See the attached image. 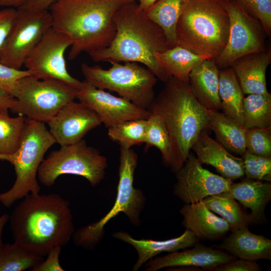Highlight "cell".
I'll use <instances>...</instances> for the list:
<instances>
[{"label":"cell","instance_id":"6da1fadb","mask_svg":"<svg viewBox=\"0 0 271 271\" xmlns=\"http://www.w3.org/2000/svg\"><path fill=\"white\" fill-rule=\"evenodd\" d=\"M23 199L9 218L14 241L42 257L66 245L75 231L69 202L55 193Z\"/></svg>","mask_w":271,"mask_h":271},{"label":"cell","instance_id":"7a4b0ae2","mask_svg":"<svg viewBox=\"0 0 271 271\" xmlns=\"http://www.w3.org/2000/svg\"><path fill=\"white\" fill-rule=\"evenodd\" d=\"M116 33L107 47L88 54L95 62H136L147 67L165 83L171 76L160 65L156 54L169 49L162 29L149 20L136 1L121 6L115 12Z\"/></svg>","mask_w":271,"mask_h":271},{"label":"cell","instance_id":"3957f363","mask_svg":"<svg viewBox=\"0 0 271 271\" xmlns=\"http://www.w3.org/2000/svg\"><path fill=\"white\" fill-rule=\"evenodd\" d=\"M132 1L55 0L49 8L52 27L70 39L68 59L108 47L116 33L115 12Z\"/></svg>","mask_w":271,"mask_h":271},{"label":"cell","instance_id":"277c9868","mask_svg":"<svg viewBox=\"0 0 271 271\" xmlns=\"http://www.w3.org/2000/svg\"><path fill=\"white\" fill-rule=\"evenodd\" d=\"M148 110L160 116L166 127L172 147L170 168L176 173L200 133L209 129L207 109L198 101L188 83L172 76Z\"/></svg>","mask_w":271,"mask_h":271},{"label":"cell","instance_id":"5b68a950","mask_svg":"<svg viewBox=\"0 0 271 271\" xmlns=\"http://www.w3.org/2000/svg\"><path fill=\"white\" fill-rule=\"evenodd\" d=\"M229 29L226 0H184L177 45L214 60L226 45Z\"/></svg>","mask_w":271,"mask_h":271},{"label":"cell","instance_id":"8992f818","mask_svg":"<svg viewBox=\"0 0 271 271\" xmlns=\"http://www.w3.org/2000/svg\"><path fill=\"white\" fill-rule=\"evenodd\" d=\"M56 143L45 123L27 118L18 149L11 155H0V160L14 166L16 175L12 187L0 193V203L10 207L29 194L40 193L38 169L47 151Z\"/></svg>","mask_w":271,"mask_h":271},{"label":"cell","instance_id":"52a82bcc","mask_svg":"<svg viewBox=\"0 0 271 271\" xmlns=\"http://www.w3.org/2000/svg\"><path fill=\"white\" fill-rule=\"evenodd\" d=\"M119 180L115 202L99 220L75 230L72 237L75 244L92 249L103 236L106 224L120 212L124 213L134 225L141 223L140 216L146 198L142 191L133 187L138 155L131 148L120 147Z\"/></svg>","mask_w":271,"mask_h":271},{"label":"cell","instance_id":"ba28073f","mask_svg":"<svg viewBox=\"0 0 271 271\" xmlns=\"http://www.w3.org/2000/svg\"><path fill=\"white\" fill-rule=\"evenodd\" d=\"M109 62L111 66L107 69L83 63L81 71L85 80L98 88L115 92L148 109L155 97L156 76L147 67L138 63Z\"/></svg>","mask_w":271,"mask_h":271},{"label":"cell","instance_id":"9c48e42d","mask_svg":"<svg viewBox=\"0 0 271 271\" xmlns=\"http://www.w3.org/2000/svg\"><path fill=\"white\" fill-rule=\"evenodd\" d=\"M107 167L106 157L82 139L52 152L41 164L37 177L46 187L53 186L65 174L82 177L96 186L104 179Z\"/></svg>","mask_w":271,"mask_h":271},{"label":"cell","instance_id":"30bf717a","mask_svg":"<svg viewBox=\"0 0 271 271\" xmlns=\"http://www.w3.org/2000/svg\"><path fill=\"white\" fill-rule=\"evenodd\" d=\"M77 88L56 79L20 78L14 97V112L28 118L47 123L68 103L76 98Z\"/></svg>","mask_w":271,"mask_h":271},{"label":"cell","instance_id":"8fae6325","mask_svg":"<svg viewBox=\"0 0 271 271\" xmlns=\"http://www.w3.org/2000/svg\"><path fill=\"white\" fill-rule=\"evenodd\" d=\"M11 31L3 48L0 62L21 69L24 62L45 33L52 27L49 9L24 4L17 8Z\"/></svg>","mask_w":271,"mask_h":271},{"label":"cell","instance_id":"7c38bea8","mask_svg":"<svg viewBox=\"0 0 271 271\" xmlns=\"http://www.w3.org/2000/svg\"><path fill=\"white\" fill-rule=\"evenodd\" d=\"M229 19L227 43L214 61L218 68L230 67L237 59L265 50L263 28L238 0H226Z\"/></svg>","mask_w":271,"mask_h":271},{"label":"cell","instance_id":"4fadbf2b","mask_svg":"<svg viewBox=\"0 0 271 271\" xmlns=\"http://www.w3.org/2000/svg\"><path fill=\"white\" fill-rule=\"evenodd\" d=\"M71 43L66 35L51 27L29 54L24 66L37 79H56L78 89L82 81L68 72L65 59V53Z\"/></svg>","mask_w":271,"mask_h":271},{"label":"cell","instance_id":"5bb4252c","mask_svg":"<svg viewBox=\"0 0 271 271\" xmlns=\"http://www.w3.org/2000/svg\"><path fill=\"white\" fill-rule=\"evenodd\" d=\"M174 194L185 204L228 192L233 182L204 168L197 157L190 153L183 165L176 172Z\"/></svg>","mask_w":271,"mask_h":271},{"label":"cell","instance_id":"9a60e30c","mask_svg":"<svg viewBox=\"0 0 271 271\" xmlns=\"http://www.w3.org/2000/svg\"><path fill=\"white\" fill-rule=\"evenodd\" d=\"M76 98L95 111L107 128L127 120L147 119L151 114L148 109L98 88L85 80L77 89Z\"/></svg>","mask_w":271,"mask_h":271},{"label":"cell","instance_id":"2e32d148","mask_svg":"<svg viewBox=\"0 0 271 271\" xmlns=\"http://www.w3.org/2000/svg\"><path fill=\"white\" fill-rule=\"evenodd\" d=\"M47 123L56 143L63 146L83 139L89 131L102 122L90 107L73 100L62 107Z\"/></svg>","mask_w":271,"mask_h":271},{"label":"cell","instance_id":"e0dca14e","mask_svg":"<svg viewBox=\"0 0 271 271\" xmlns=\"http://www.w3.org/2000/svg\"><path fill=\"white\" fill-rule=\"evenodd\" d=\"M236 258L222 249L207 247L198 242L191 249L169 252L150 259L146 263L145 270L157 271L166 267H189L212 270L215 267Z\"/></svg>","mask_w":271,"mask_h":271},{"label":"cell","instance_id":"ac0fdd59","mask_svg":"<svg viewBox=\"0 0 271 271\" xmlns=\"http://www.w3.org/2000/svg\"><path fill=\"white\" fill-rule=\"evenodd\" d=\"M191 150L202 164L213 166L221 176L227 179L232 181L244 175L242 159L232 155L221 144L209 136L208 130L200 133Z\"/></svg>","mask_w":271,"mask_h":271},{"label":"cell","instance_id":"d6986e66","mask_svg":"<svg viewBox=\"0 0 271 271\" xmlns=\"http://www.w3.org/2000/svg\"><path fill=\"white\" fill-rule=\"evenodd\" d=\"M180 212L183 226L199 239L214 240L229 231L228 223L209 210L202 201L184 205Z\"/></svg>","mask_w":271,"mask_h":271},{"label":"cell","instance_id":"ffe728a7","mask_svg":"<svg viewBox=\"0 0 271 271\" xmlns=\"http://www.w3.org/2000/svg\"><path fill=\"white\" fill-rule=\"evenodd\" d=\"M113 236L132 245L137 250L138 258L132 270H138L148 260L164 252H172L193 247L199 242V239L191 231L186 229L180 236L165 240L137 239L128 233L118 231Z\"/></svg>","mask_w":271,"mask_h":271},{"label":"cell","instance_id":"44dd1931","mask_svg":"<svg viewBox=\"0 0 271 271\" xmlns=\"http://www.w3.org/2000/svg\"><path fill=\"white\" fill-rule=\"evenodd\" d=\"M271 61L270 52L252 53L235 60L231 65L244 94H266V71Z\"/></svg>","mask_w":271,"mask_h":271},{"label":"cell","instance_id":"7402d4cb","mask_svg":"<svg viewBox=\"0 0 271 271\" xmlns=\"http://www.w3.org/2000/svg\"><path fill=\"white\" fill-rule=\"evenodd\" d=\"M231 232L219 245L220 249L237 258L247 260L271 259V240L251 232L248 227Z\"/></svg>","mask_w":271,"mask_h":271},{"label":"cell","instance_id":"603a6c76","mask_svg":"<svg viewBox=\"0 0 271 271\" xmlns=\"http://www.w3.org/2000/svg\"><path fill=\"white\" fill-rule=\"evenodd\" d=\"M219 70L214 59H206L196 66L189 76L188 84L198 101L206 109H221L219 96Z\"/></svg>","mask_w":271,"mask_h":271},{"label":"cell","instance_id":"cb8c5ba5","mask_svg":"<svg viewBox=\"0 0 271 271\" xmlns=\"http://www.w3.org/2000/svg\"><path fill=\"white\" fill-rule=\"evenodd\" d=\"M228 193L244 208L250 210L253 223L266 221L265 210L271 199V184L269 182L246 178L232 183Z\"/></svg>","mask_w":271,"mask_h":271},{"label":"cell","instance_id":"d4e9b609","mask_svg":"<svg viewBox=\"0 0 271 271\" xmlns=\"http://www.w3.org/2000/svg\"><path fill=\"white\" fill-rule=\"evenodd\" d=\"M209 129L215 133L218 142L225 149L242 155L246 152V129L222 112L207 109Z\"/></svg>","mask_w":271,"mask_h":271},{"label":"cell","instance_id":"484cf974","mask_svg":"<svg viewBox=\"0 0 271 271\" xmlns=\"http://www.w3.org/2000/svg\"><path fill=\"white\" fill-rule=\"evenodd\" d=\"M156 58L171 76L187 83L191 71L204 60L210 59L179 45L157 53Z\"/></svg>","mask_w":271,"mask_h":271},{"label":"cell","instance_id":"4316f807","mask_svg":"<svg viewBox=\"0 0 271 271\" xmlns=\"http://www.w3.org/2000/svg\"><path fill=\"white\" fill-rule=\"evenodd\" d=\"M218 93L222 112L243 125L244 93L231 67L219 70Z\"/></svg>","mask_w":271,"mask_h":271},{"label":"cell","instance_id":"83f0119b","mask_svg":"<svg viewBox=\"0 0 271 271\" xmlns=\"http://www.w3.org/2000/svg\"><path fill=\"white\" fill-rule=\"evenodd\" d=\"M184 0H158L145 12L163 30L169 48L177 45L176 27Z\"/></svg>","mask_w":271,"mask_h":271},{"label":"cell","instance_id":"f1b7e54d","mask_svg":"<svg viewBox=\"0 0 271 271\" xmlns=\"http://www.w3.org/2000/svg\"><path fill=\"white\" fill-rule=\"evenodd\" d=\"M211 211L219 215L229 224L230 231L249 227L253 222L249 214L228 193L210 196L202 200Z\"/></svg>","mask_w":271,"mask_h":271},{"label":"cell","instance_id":"f546056e","mask_svg":"<svg viewBox=\"0 0 271 271\" xmlns=\"http://www.w3.org/2000/svg\"><path fill=\"white\" fill-rule=\"evenodd\" d=\"M243 126L266 128L271 126V95L249 94L243 101Z\"/></svg>","mask_w":271,"mask_h":271},{"label":"cell","instance_id":"4dcf8cb0","mask_svg":"<svg viewBox=\"0 0 271 271\" xmlns=\"http://www.w3.org/2000/svg\"><path fill=\"white\" fill-rule=\"evenodd\" d=\"M43 259V257L15 241L4 243L0 248V271L31 270Z\"/></svg>","mask_w":271,"mask_h":271},{"label":"cell","instance_id":"1f68e13d","mask_svg":"<svg viewBox=\"0 0 271 271\" xmlns=\"http://www.w3.org/2000/svg\"><path fill=\"white\" fill-rule=\"evenodd\" d=\"M8 108L0 109V155L15 153L20 147L27 117H11Z\"/></svg>","mask_w":271,"mask_h":271},{"label":"cell","instance_id":"d6a6232c","mask_svg":"<svg viewBox=\"0 0 271 271\" xmlns=\"http://www.w3.org/2000/svg\"><path fill=\"white\" fill-rule=\"evenodd\" d=\"M144 143L146 150L151 147L158 148L161 153L164 165L170 167L172 159L170 138L160 116L151 113L147 119Z\"/></svg>","mask_w":271,"mask_h":271},{"label":"cell","instance_id":"836d02e7","mask_svg":"<svg viewBox=\"0 0 271 271\" xmlns=\"http://www.w3.org/2000/svg\"><path fill=\"white\" fill-rule=\"evenodd\" d=\"M147 119L127 120L108 127L107 135L120 147L131 148L144 143Z\"/></svg>","mask_w":271,"mask_h":271},{"label":"cell","instance_id":"e575fe53","mask_svg":"<svg viewBox=\"0 0 271 271\" xmlns=\"http://www.w3.org/2000/svg\"><path fill=\"white\" fill-rule=\"evenodd\" d=\"M241 156L246 178L271 181V157L258 156L247 151Z\"/></svg>","mask_w":271,"mask_h":271},{"label":"cell","instance_id":"d590c367","mask_svg":"<svg viewBox=\"0 0 271 271\" xmlns=\"http://www.w3.org/2000/svg\"><path fill=\"white\" fill-rule=\"evenodd\" d=\"M246 151L263 157H271V126L246 129Z\"/></svg>","mask_w":271,"mask_h":271},{"label":"cell","instance_id":"8d00e7d4","mask_svg":"<svg viewBox=\"0 0 271 271\" xmlns=\"http://www.w3.org/2000/svg\"><path fill=\"white\" fill-rule=\"evenodd\" d=\"M259 22L265 34L271 32V0H238Z\"/></svg>","mask_w":271,"mask_h":271},{"label":"cell","instance_id":"74e56055","mask_svg":"<svg viewBox=\"0 0 271 271\" xmlns=\"http://www.w3.org/2000/svg\"><path fill=\"white\" fill-rule=\"evenodd\" d=\"M28 75H30V74L26 69L13 68L0 62V88L7 91L14 97L18 80Z\"/></svg>","mask_w":271,"mask_h":271},{"label":"cell","instance_id":"f35d334b","mask_svg":"<svg viewBox=\"0 0 271 271\" xmlns=\"http://www.w3.org/2000/svg\"><path fill=\"white\" fill-rule=\"evenodd\" d=\"M17 10L8 7L0 10V58L16 17Z\"/></svg>","mask_w":271,"mask_h":271},{"label":"cell","instance_id":"ab89813d","mask_svg":"<svg viewBox=\"0 0 271 271\" xmlns=\"http://www.w3.org/2000/svg\"><path fill=\"white\" fill-rule=\"evenodd\" d=\"M61 246H56L52 248L46 255L47 258L33 267L32 271H63L59 256L61 250Z\"/></svg>","mask_w":271,"mask_h":271},{"label":"cell","instance_id":"60d3db41","mask_svg":"<svg viewBox=\"0 0 271 271\" xmlns=\"http://www.w3.org/2000/svg\"><path fill=\"white\" fill-rule=\"evenodd\" d=\"M261 268L256 261L236 258L215 267L212 271H259Z\"/></svg>","mask_w":271,"mask_h":271},{"label":"cell","instance_id":"b9f144b4","mask_svg":"<svg viewBox=\"0 0 271 271\" xmlns=\"http://www.w3.org/2000/svg\"><path fill=\"white\" fill-rule=\"evenodd\" d=\"M17 103V100L15 97L0 88V109L8 108L14 111Z\"/></svg>","mask_w":271,"mask_h":271},{"label":"cell","instance_id":"7bdbcfd3","mask_svg":"<svg viewBox=\"0 0 271 271\" xmlns=\"http://www.w3.org/2000/svg\"><path fill=\"white\" fill-rule=\"evenodd\" d=\"M55 0H30L25 4L40 9H49Z\"/></svg>","mask_w":271,"mask_h":271},{"label":"cell","instance_id":"ee69618b","mask_svg":"<svg viewBox=\"0 0 271 271\" xmlns=\"http://www.w3.org/2000/svg\"><path fill=\"white\" fill-rule=\"evenodd\" d=\"M30 0H0V7L18 8Z\"/></svg>","mask_w":271,"mask_h":271},{"label":"cell","instance_id":"f6af8a7d","mask_svg":"<svg viewBox=\"0 0 271 271\" xmlns=\"http://www.w3.org/2000/svg\"><path fill=\"white\" fill-rule=\"evenodd\" d=\"M10 216L4 214L0 217V248L4 244L3 242V232L5 226L9 221Z\"/></svg>","mask_w":271,"mask_h":271},{"label":"cell","instance_id":"bcb514c9","mask_svg":"<svg viewBox=\"0 0 271 271\" xmlns=\"http://www.w3.org/2000/svg\"><path fill=\"white\" fill-rule=\"evenodd\" d=\"M138 1V6L140 9L145 12L152 6H153L158 0H135Z\"/></svg>","mask_w":271,"mask_h":271}]
</instances>
